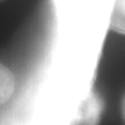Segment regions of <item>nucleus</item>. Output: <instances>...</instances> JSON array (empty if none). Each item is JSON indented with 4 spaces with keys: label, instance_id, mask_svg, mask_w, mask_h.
<instances>
[{
    "label": "nucleus",
    "instance_id": "f257e3e1",
    "mask_svg": "<svg viewBox=\"0 0 125 125\" xmlns=\"http://www.w3.org/2000/svg\"><path fill=\"white\" fill-rule=\"evenodd\" d=\"M103 111V103L96 95H90L79 104L67 125H98Z\"/></svg>",
    "mask_w": 125,
    "mask_h": 125
},
{
    "label": "nucleus",
    "instance_id": "f03ea898",
    "mask_svg": "<svg viewBox=\"0 0 125 125\" xmlns=\"http://www.w3.org/2000/svg\"><path fill=\"white\" fill-rule=\"evenodd\" d=\"M15 88V78L8 67L0 64V104L12 97Z\"/></svg>",
    "mask_w": 125,
    "mask_h": 125
},
{
    "label": "nucleus",
    "instance_id": "7ed1b4c3",
    "mask_svg": "<svg viewBox=\"0 0 125 125\" xmlns=\"http://www.w3.org/2000/svg\"><path fill=\"white\" fill-rule=\"evenodd\" d=\"M122 112H123V117H124V119H125V97L123 100V104H122Z\"/></svg>",
    "mask_w": 125,
    "mask_h": 125
}]
</instances>
